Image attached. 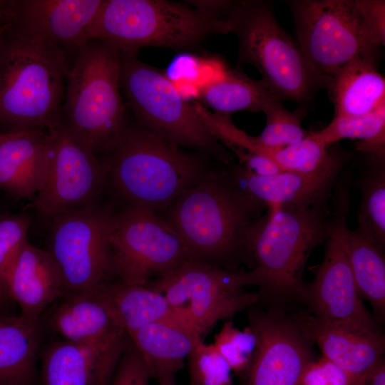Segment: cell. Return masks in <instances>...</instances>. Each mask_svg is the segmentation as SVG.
<instances>
[{"instance_id":"9","label":"cell","mask_w":385,"mask_h":385,"mask_svg":"<svg viewBox=\"0 0 385 385\" xmlns=\"http://www.w3.org/2000/svg\"><path fill=\"white\" fill-rule=\"evenodd\" d=\"M120 60L121 91L138 124L180 148L224 164L234 162L165 73L136 53L120 52Z\"/></svg>"},{"instance_id":"26","label":"cell","mask_w":385,"mask_h":385,"mask_svg":"<svg viewBox=\"0 0 385 385\" xmlns=\"http://www.w3.org/2000/svg\"><path fill=\"white\" fill-rule=\"evenodd\" d=\"M103 290L127 337L143 326L158 322L183 323L165 295L148 284L112 282Z\"/></svg>"},{"instance_id":"32","label":"cell","mask_w":385,"mask_h":385,"mask_svg":"<svg viewBox=\"0 0 385 385\" xmlns=\"http://www.w3.org/2000/svg\"><path fill=\"white\" fill-rule=\"evenodd\" d=\"M336 144L326 145L309 133L293 145L267 149L265 156L275 162L283 171L309 173L320 169L332 158L339 148Z\"/></svg>"},{"instance_id":"38","label":"cell","mask_w":385,"mask_h":385,"mask_svg":"<svg viewBox=\"0 0 385 385\" xmlns=\"http://www.w3.org/2000/svg\"><path fill=\"white\" fill-rule=\"evenodd\" d=\"M327 385H356L353 377L339 366L323 357L319 361Z\"/></svg>"},{"instance_id":"31","label":"cell","mask_w":385,"mask_h":385,"mask_svg":"<svg viewBox=\"0 0 385 385\" xmlns=\"http://www.w3.org/2000/svg\"><path fill=\"white\" fill-rule=\"evenodd\" d=\"M266 117L262 133L254 136L255 142L268 149L282 148L297 143L309 133L302 125V112L290 111L279 98L272 100L262 111Z\"/></svg>"},{"instance_id":"11","label":"cell","mask_w":385,"mask_h":385,"mask_svg":"<svg viewBox=\"0 0 385 385\" xmlns=\"http://www.w3.org/2000/svg\"><path fill=\"white\" fill-rule=\"evenodd\" d=\"M163 293L178 317L203 338L220 321L232 319L260 299L250 271L189 260L148 284Z\"/></svg>"},{"instance_id":"4","label":"cell","mask_w":385,"mask_h":385,"mask_svg":"<svg viewBox=\"0 0 385 385\" xmlns=\"http://www.w3.org/2000/svg\"><path fill=\"white\" fill-rule=\"evenodd\" d=\"M285 2L294 19L297 42L328 85L338 71L355 59L378 64L385 45L384 0Z\"/></svg>"},{"instance_id":"3","label":"cell","mask_w":385,"mask_h":385,"mask_svg":"<svg viewBox=\"0 0 385 385\" xmlns=\"http://www.w3.org/2000/svg\"><path fill=\"white\" fill-rule=\"evenodd\" d=\"M71 61L64 49L11 24L0 47V125L16 133L61 124Z\"/></svg>"},{"instance_id":"10","label":"cell","mask_w":385,"mask_h":385,"mask_svg":"<svg viewBox=\"0 0 385 385\" xmlns=\"http://www.w3.org/2000/svg\"><path fill=\"white\" fill-rule=\"evenodd\" d=\"M351 177L337 179L329 202L328 232L322 262L304 300L316 319L361 330L379 332L358 292L347 252Z\"/></svg>"},{"instance_id":"13","label":"cell","mask_w":385,"mask_h":385,"mask_svg":"<svg viewBox=\"0 0 385 385\" xmlns=\"http://www.w3.org/2000/svg\"><path fill=\"white\" fill-rule=\"evenodd\" d=\"M113 282L145 285L190 260L176 232L140 207L115 212L109 235Z\"/></svg>"},{"instance_id":"22","label":"cell","mask_w":385,"mask_h":385,"mask_svg":"<svg viewBox=\"0 0 385 385\" xmlns=\"http://www.w3.org/2000/svg\"><path fill=\"white\" fill-rule=\"evenodd\" d=\"M9 294L20 317L38 324L42 312L65 295L61 271L48 250L24 244L9 282Z\"/></svg>"},{"instance_id":"27","label":"cell","mask_w":385,"mask_h":385,"mask_svg":"<svg viewBox=\"0 0 385 385\" xmlns=\"http://www.w3.org/2000/svg\"><path fill=\"white\" fill-rule=\"evenodd\" d=\"M199 96L201 105L225 115L238 111L262 112L272 100L279 98L261 80L231 69L203 85Z\"/></svg>"},{"instance_id":"1","label":"cell","mask_w":385,"mask_h":385,"mask_svg":"<svg viewBox=\"0 0 385 385\" xmlns=\"http://www.w3.org/2000/svg\"><path fill=\"white\" fill-rule=\"evenodd\" d=\"M230 164L218 163L158 215L176 232L190 260L237 270L248 265L250 234L268 207L237 183Z\"/></svg>"},{"instance_id":"43","label":"cell","mask_w":385,"mask_h":385,"mask_svg":"<svg viewBox=\"0 0 385 385\" xmlns=\"http://www.w3.org/2000/svg\"><path fill=\"white\" fill-rule=\"evenodd\" d=\"M17 133L0 132V144L14 136Z\"/></svg>"},{"instance_id":"33","label":"cell","mask_w":385,"mask_h":385,"mask_svg":"<svg viewBox=\"0 0 385 385\" xmlns=\"http://www.w3.org/2000/svg\"><path fill=\"white\" fill-rule=\"evenodd\" d=\"M187 361L190 385H230L232 370L212 344L200 339Z\"/></svg>"},{"instance_id":"19","label":"cell","mask_w":385,"mask_h":385,"mask_svg":"<svg viewBox=\"0 0 385 385\" xmlns=\"http://www.w3.org/2000/svg\"><path fill=\"white\" fill-rule=\"evenodd\" d=\"M297 319L312 342L320 347L324 357L339 366L362 385L382 361L384 337L379 332L324 322L310 315Z\"/></svg>"},{"instance_id":"6","label":"cell","mask_w":385,"mask_h":385,"mask_svg":"<svg viewBox=\"0 0 385 385\" xmlns=\"http://www.w3.org/2000/svg\"><path fill=\"white\" fill-rule=\"evenodd\" d=\"M230 33L228 18L189 4L166 0H103L86 31L87 41L108 43L121 53L145 47L198 48L210 37Z\"/></svg>"},{"instance_id":"14","label":"cell","mask_w":385,"mask_h":385,"mask_svg":"<svg viewBox=\"0 0 385 385\" xmlns=\"http://www.w3.org/2000/svg\"><path fill=\"white\" fill-rule=\"evenodd\" d=\"M47 130L51 138L50 163L45 184L33 202L38 215L51 219L94 205L106 178L101 160L64 121Z\"/></svg>"},{"instance_id":"36","label":"cell","mask_w":385,"mask_h":385,"mask_svg":"<svg viewBox=\"0 0 385 385\" xmlns=\"http://www.w3.org/2000/svg\"><path fill=\"white\" fill-rule=\"evenodd\" d=\"M150 379L142 357L130 343L123 352L108 385H148Z\"/></svg>"},{"instance_id":"8","label":"cell","mask_w":385,"mask_h":385,"mask_svg":"<svg viewBox=\"0 0 385 385\" xmlns=\"http://www.w3.org/2000/svg\"><path fill=\"white\" fill-rule=\"evenodd\" d=\"M238 40L239 61L254 66L282 101L302 103L327 82L309 64L296 40L279 24L270 1H237L228 17Z\"/></svg>"},{"instance_id":"7","label":"cell","mask_w":385,"mask_h":385,"mask_svg":"<svg viewBox=\"0 0 385 385\" xmlns=\"http://www.w3.org/2000/svg\"><path fill=\"white\" fill-rule=\"evenodd\" d=\"M120 76L119 51L98 40L76 51L66 74L63 121L96 155L108 149L125 119Z\"/></svg>"},{"instance_id":"35","label":"cell","mask_w":385,"mask_h":385,"mask_svg":"<svg viewBox=\"0 0 385 385\" xmlns=\"http://www.w3.org/2000/svg\"><path fill=\"white\" fill-rule=\"evenodd\" d=\"M212 344L231 370L240 374L245 372L250 362L256 346V338L248 327L240 330L231 321L227 320L215 336Z\"/></svg>"},{"instance_id":"12","label":"cell","mask_w":385,"mask_h":385,"mask_svg":"<svg viewBox=\"0 0 385 385\" xmlns=\"http://www.w3.org/2000/svg\"><path fill=\"white\" fill-rule=\"evenodd\" d=\"M115 210L92 205L51 218L50 247L65 295L93 292L113 282L109 235Z\"/></svg>"},{"instance_id":"41","label":"cell","mask_w":385,"mask_h":385,"mask_svg":"<svg viewBox=\"0 0 385 385\" xmlns=\"http://www.w3.org/2000/svg\"><path fill=\"white\" fill-rule=\"evenodd\" d=\"M11 12L6 6L3 1H0V26L11 23Z\"/></svg>"},{"instance_id":"42","label":"cell","mask_w":385,"mask_h":385,"mask_svg":"<svg viewBox=\"0 0 385 385\" xmlns=\"http://www.w3.org/2000/svg\"><path fill=\"white\" fill-rule=\"evenodd\" d=\"M10 297L7 290L0 283V307L6 301V299Z\"/></svg>"},{"instance_id":"40","label":"cell","mask_w":385,"mask_h":385,"mask_svg":"<svg viewBox=\"0 0 385 385\" xmlns=\"http://www.w3.org/2000/svg\"><path fill=\"white\" fill-rule=\"evenodd\" d=\"M369 380L371 381V385H385V369L383 361L373 371Z\"/></svg>"},{"instance_id":"16","label":"cell","mask_w":385,"mask_h":385,"mask_svg":"<svg viewBox=\"0 0 385 385\" xmlns=\"http://www.w3.org/2000/svg\"><path fill=\"white\" fill-rule=\"evenodd\" d=\"M354 154V151L339 146L327 164L309 173L282 171L270 176H260L235 163L230 164V169L237 183L267 207H307L330 199L340 173Z\"/></svg>"},{"instance_id":"44","label":"cell","mask_w":385,"mask_h":385,"mask_svg":"<svg viewBox=\"0 0 385 385\" xmlns=\"http://www.w3.org/2000/svg\"><path fill=\"white\" fill-rule=\"evenodd\" d=\"M11 24V23H9V24H6L0 26V47H1V43L3 41L4 36V34L6 33V31L9 27Z\"/></svg>"},{"instance_id":"5","label":"cell","mask_w":385,"mask_h":385,"mask_svg":"<svg viewBox=\"0 0 385 385\" xmlns=\"http://www.w3.org/2000/svg\"><path fill=\"white\" fill-rule=\"evenodd\" d=\"M329 202L270 206L255 222L248 245V267L260 296L304 299L307 285L304 269L312 251L326 239Z\"/></svg>"},{"instance_id":"28","label":"cell","mask_w":385,"mask_h":385,"mask_svg":"<svg viewBox=\"0 0 385 385\" xmlns=\"http://www.w3.org/2000/svg\"><path fill=\"white\" fill-rule=\"evenodd\" d=\"M38 343V324L0 317V385H29Z\"/></svg>"},{"instance_id":"29","label":"cell","mask_w":385,"mask_h":385,"mask_svg":"<svg viewBox=\"0 0 385 385\" xmlns=\"http://www.w3.org/2000/svg\"><path fill=\"white\" fill-rule=\"evenodd\" d=\"M347 252L359 294L371 304L374 314L384 319L385 313L384 252L356 230H349Z\"/></svg>"},{"instance_id":"39","label":"cell","mask_w":385,"mask_h":385,"mask_svg":"<svg viewBox=\"0 0 385 385\" xmlns=\"http://www.w3.org/2000/svg\"><path fill=\"white\" fill-rule=\"evenodd\" d=\"M299 385H327L319 362H311L304 369Z\"/></svg>"},{"instance_id":"37","label":"cell","mask_w":385,"mask_h":385,"mask_svg":"<svg viewBox=\"0 0 385 385\" xmlns=\"http://www.w3.org/2000/svg\"><path fill=\"white\" fill-rule=\"evenodd\" d=\"M238 164L248 171L260 176H270L282 172V168L265 155L240 150H230Z\"/></svg>"},{"instance_id":"21","label":"cell","mask_w":385,"mask_h":385,"mask_svg":"<svg viewBox=\"0 0 385 385\" xmlns=\"http://www.w3.org/2000/svg\"><path fill=\"white\" fill-rule=\"evenodd\" d=\"M51 155L45 128L17 133L0 144V189L18 199L33 201L42 190Z\"/></svg>"},{"instance_id":"24","label":"cell","mask_w":385,"mask_h":385,"mask_svg":"<svg viewBox=\"0 0 385 385\" xmlns=\"http://www.w3.org/2000/svg\"><path fill=\"white\" fill-rule=\"evenodd\" d=\"M377 64L355 59L330 79L328 91L335 117H359L385 106V79Z\"/></svg>"},{"instance_id":"23","label":"cell","mask_w":385,"mask_h":385,"mask_svg":"<svg viewBox=\"0 0 385 385\" xmlns=\"http://www.w3.org/2000/svg\"><path fill=\"white\" fill-rule=\"evenodd\" d=\"M128 338L158 385H177V374L195 344L203 339L185 324L173 321L147 324Z\"/></svg>"},{"instance_id":"2","label":"cell","mask_w":385,"mask_h":385,"mask_svg":"<svg viewBox=\"0 0 385 385\" xmlns=\"http://www.w3.org/2000/svg\"><path fill=\"white\" fill-rule=\"evenodd\" d=\"M101 160L106 186L126 207L156 214L220 163L204 154L188 152L126 118Z\"/></svg>"},{"instance_id":"25","label":"cell","mask_w":385,"mask_h":385,"mask_svg":"<svg viewBox=\"0 0 385 385\" xmlns=\"http://www.w3.org/2000/svg\"><path fill=\"white\" fill-rule=\"evenodd\" d=\"M355 152L352 186L359 192L356 230L380 250L385 249V153Z\"/></svg>"},{"instance_id":"15","label":"cell","mask_w":385,"mask_h":385,"mask_svg":"<svg viewBox=\"0 0 385 385\" xmlns=\"http://www.w3.org/2000/svg\"><path fill=\"white\" fill-rule=\"evenodd\" d=\"M248 322L256 346L243 373L244 385H299L313 354L312 341L297 317L254 304L249 308Z\"/></svg>"},{"instance_id":"18","label":"cell","mask_w":385,"mask_h":385,"mask_svg":"<svg viewBox=\"0 0 385 385\" xmlns=\"http://www.w3.org/2000/svg\"><path fill=\"white\" fill-rule=\"evenodd\" d=\"M126 339L106 344H49L41 354L43 385H108Z\"/></svg>"},{"instance_id":"17","label":"cell","mask_w":385,"mask_h":385,"mask_svg":"<svg viewBox=\"0 0 385 385\" xmlns=\"http://www.w3.org/2000/svg\"><path fill=\"white\" fill-rule=\"evenodd\" d=\"M16 28L76 53L103 0L3 1Z\"/></svg>"},{"instance_id":"30","label":"cell","mask_w":385,"mask_h":385,"mask_svg":"<svg viewBox=\"0 0 385 385\" xmlns=\"http://www.w3.org/2000/svg\"><path fill=\"white\" fill-rule=\"evenodd\" d=\"M326 145L357 140L354 152L385 153V106L359 117H335L323 129L311 133Z\"/></svg>"},{"instance_id":"34","label":"cell","mask_w":385,"mask_h":385,"mask_svg":"<svg viewBox=\"0 0 385 385\" xmlns=\"http://www.w3.org/2000/svg\"><path fill=\"white\" fill-rule=\"evenodd\" d=\"M31 219L26 215L0 216V283L9 293V282L27 241Z\"/></svg>"},{"instance_id":"20","label":"cell","mask_w":385,"mask_h":385,"mask_svg":"<svg viewBox=\"0 0 385 385\" xmlns=\"http://www.w3.org/2000/svg\"><path fill=\"white\" fill-rule=\"evenodd\" d=\"M48 318L51 328L63 340L106 344L127 338L103 288L66 294Z\"/></svg>"}]
</instances>
